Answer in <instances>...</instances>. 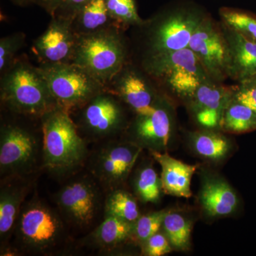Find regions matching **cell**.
Segmentation results:
<instances>
[{"label":"cell","instance_id":"obj_35","mask_svg":"<svg viewBox=\"0 0 256 256\" xmlns=\"http://www.w3.org/2000/svg\"><path fill=\"white\" fill-rule=\"evenodd\" d=\"M50 8H55L62 0H42Z\"/></svg>","mask_w":256,"mask_h":256},{"label":"cell","instance_id":"obj_20","mask_svg":"<svg viewBox=\"0 0 256 256\" xmlns=\"http://www.w3.org/2000/svg\"><path fill=\"white\" fill-rule=\"evenodd\" d=\"M119 94L138 114L154 112L153 96L146 82L134 73L126 74L120 82Z\"/></svg>","mask_w":256,"mask_h":256},{"label":"cell","instance_id":"obj_2","mask_svg":"<svg viewBox=\"0 0 256 256\" xmlns=\"http://www.w3.org/2000/svg\"><path fill=\"white\" fill-rule=\"evenodd\" d=\"M14 230L21 246L36 254L53 252L66 236L60 216L40 200L22 205Z\"/></svg>","mask_w":256,"mask_h":256},{"label":"cell","instance_id":"obj_30","mask_svg":"<svg viewBox=\"0 0 256 256\" xmlns=\"http://www.w3.org/2000/svg\"><path fill=\"white\" fill-rule=\"evenodd\" d=\"M109 14L116 20L129 24H140L134 0H106Z\"/></svg>","mask_w":256,"mask_h":256},{"label":"cell","instance_id":"obj_16","mask_svg":"<svg viewBox=\"0 0 256 256\" xmlns=\"http://www.w3.org/2000/svg\"><path fill=\"white\" fill-rule=\"evenodd\" d=\"M133 132L138 142L152 150L168 146L171 134L169 114L164 109L156 107L150 114H138Z\"/></svg>","mask_w":256,"mask_h":256},{"label":"cell","instance_id":"obj_11","mask_svg":"<svg viewBox=\"0 0 256 256\" xmlns=\"http://www.w3.org/2000/svg\"><path fill=\"white\" fill-rule=\"evenodd\" d=\"M204 18L198 12L186 10L166 15L152 34V54L188 48L192 34Z\"/></svg>","mask_w":256,"mask_h":256},{"label":"cell","instance_id":"obj_29","mask_svg":"<svg viewBox=\"0 0 256 256\" xmlns=\"http://www.w3.org/2000/svg\"><path fill=\"white\" fill-rule=\"evenodd\" d=\"M166 212V210H161L142 216H140L133 224V236L143 244L152 236L159 232L162 226Z\"/></svg>","mask_w":256,"mask_h":256},{"label":"cell","instance_id":"obj_5","mask_svg":"<svg viewBox=\"0 0 256 256\" xmlns=\"http://www.w3.org/2000/svg\"><path fill=\"white\" fill-rule=\"evenodd\" d=\"M2 98L20 114L44 116L57 107L40 72L24 64H18L8 74Z\"/></svg>","mask_w":256,"mask_h":256},{"label":"cell","instance_id":"obj_26","mask_svg":"<svg viewBox=\"0 0 256 256\" xmlns=\"http://www.w3.org/2000/svg\"><path fill=\"white\" fill-rule=\"evenodd\" d=\"M194 146L200 156L210 160L224 158L230 148L226 138L216 133L208 132L197 134L194 139Z\"/></svg>","mask_w":256,"mask_h":256},{"label":"cell","instance_id":"obj_7","mask_svg":"<svg viewBox=\"0 0 256 256\" xmlns=\"http://www.w3.org/2000/svg\"><path fill=\"white\" fill-rule=\"evenodd\" d=\"M74 53L76 64L98 82L114 76L124 60V47L119 38L106 32L82 37Z\"/></svg>","mask_w":256,"mask_h":256},{"label":"cell","instance_id":"obj_28","mask_svg":"<svg viewBox=\"0 0 256 256\" xmlns=\"http://www.w3.org/2000/svg\"><path fill=\"white\" fill-rule=\"evenodd\" d=\"M80 10V22L88 31L104 26L110 16L106 0H90Z\"/></svg>","mask_w":256,"mask_h":256},{"label":"cell","instance_id":"obj_6","mask_svg":"<svg viewBox=\"0 0 256 256\" xmlns=\"http://www.w3.org/2000/svg\"><path fill=\"white\" fill-rule=\"evenodd\" d=\"M40 73L56 105L64 110L85 106L100 92L98 80L76 64H52Z\"/></svg>","mask_w":256,"mask_h":256},{"label":"cell","instance_id":"obj_21","mask_svg":"<svg viewBox=\"0 0 256 256\" xmlns=\"http://www.w3.org/2000/svg\"><path fill=\"white\" fill-rule=\"evenodd\" d=\"M133 236V224L112 216L105 220L89 236L92 244L100 248L111 250Z\"/></svg>","mask_w":256,"mask_h":256},{"label":"cell","instance_id":"obj_17","mask_svg":"<svg viewBox=\"0 0 256 256\" xmlns=\"http://www.w3.org/2000/svg\"><path fill=\"white\" fill-rule=\"evenodd\" d=\"M38 54L50 64H63L74 52L73 36L66 24L54 22L36 42Z\"/></svg>","mask_w":256,"mask_h":256},{"label":"cell","instance_id":"obj_1","mask_svg":"<svg viewBox=\"0 0 256 256\" xmlns=\"http://www.w3.org/2000/svg\"><path fill=\"white\" fill-rule=\"evenodd\" d=\"M43 117L42 168L58 176L73 172L86 159L85 141L64 109L56 107Z\"/></svg>","mask_w":256,"mask_h":256},{"label":"cell","instance_id":"obj_24","mask_svg":"<svg viewBox=\"0 0 256 256\" xmlns=\"http://www.w3.org/2000/svg\"><path fill=\"white\" fill-rule=\"evenodd\" d=\"M162 227L172 246L178 250L188 248L192 232L190 220L180 214L168 212L163 220Z\"/></svg>","mask_w":256,"mask_h":256},{"label":"cell","instance_id":"obj_8","mask_svg":"<svg viewBox=\"0 0 256 256\" xmlns=\"http://www.w3.org/2000/svg\"><path fill=\"white\" fill-rule=\"evenodd\" d=\"M188 48L214 82H220L230 77V50L222 25L204 18L192 34Z\"/></svg>","mask_w":256,"mask_h":256},{"label":"cell","instance_id":"obj_22","mask_svg":"<svg viewBox=\"0 0 256 256\" xmlns=\"http://www.w3.org/2000/svg\"><path fill=\"white\" fill-rule=\"evenodd\" d=\"M220 126L225 130L242 133L256 130V112L235 98H232L224 108Z\"/></svg>","mask_w":256,"mask_h":256},{"label":"cell","instance_id":"obj_25","mask_svg":"<svg viewBox=\"0 0 256 256\" xmlns=\"http://www.w3.org/2000/svg\"><path fill=\"white\" fill-rule=\"evenodd\" d=\"M222 23L256 43V16L240 10L223 8L220 10Z\"/></svg>","mask_w":256,"mask_h":256},{"label":"cell","instance_id":"obj_3","mask_svg":"<svg viewBox=\"0 0 256 256\" xmlns=\"http://www.w3.org/2000/svg\"><path fill=\"white\" fill-rule=\"evenodd\" d=\"M146 68L176 95L192 98L203 82L210 80L206 70L190 48L152 54Z\"/></svg>","mask_w":256,"mask_h":256},{"label":"cell","instance_id":"obj_36","mask_svg":"<svg viewBox=\"0 0 256 256\" xmlns=\"http://www.w3.org/2000/svg\"><path fill=\"white\" fill-rule=\"evenodd\" d=\"M254 78H255L256 82V76L254 77Z\"/></svg>","mask_w":256,"mask_h":256},{"label":"cell","instance_id":"obj_27","mask_svg":"<svg viewBox=\"0 0 256 256\" xmlns=\"http://www.w3.org/2000/svg\"><path fill=\"white\" fill-rule=\"evenodd\" d=\"M134 188L138 196L144 203H156L161 193V178L151 166L142 168L138 172L134 181Z\"/></svg>","mask_w":256,"mask_h":256},{"label":"cell","instance_id":"obj_15","mask_svg":"<svg viewBox=\"0 0 256 256\" xmlns=\"http://www.w3.org/2000/svg\"><path fill=\"white\" fill-rule=\"evenodd\" d=\"M222 28L230 50V77L239 82L256 76V43L249 41L224 23Z\"/></svg>","mask_w":256,"mask_h":256},{"label":"cell","instance_id":"obj_31","mask_svg":"<svg viewBox=\"0 0 256 256\" xmlns=\"http://www.w3.org/2000/svg\"><path fill=\"white\" fill-rule=\"evenodd\" d=\"M142 245L144 254L148 256H164L172 250L168 237L159 232L150 237Z\"/></svg>","mask_w":256,"mask_h":256},{"label":"cell","instance_id":"obj_32","mask_svg":"<svg viewBox=\"0 0 256 256\" xmlns=\"http://www.w3.org/2000/svg\"><path fill=\"white\" fill-rule=\"evenodd\" d=\"M240 85L234 92L236 100L250 108L256 112V82L252 78L240 82Z\"/></svg>","mask_w":256,"mask_h":256},{"label":"cell","instance_id":"obj_14","mask_svg":"<svg viewBox=\"0 0 256 256\" xmlns=\"http://www.w3.org/2000/svg\"><path fill=\"white\" fill-rule=\"evenodd\" d=\"M152 156L161 166L162 188L168 194L184 198L192 196L191 181L196 165L186 164L168 153L152 150Z\"/></svg>","mask_w":256,"mask_h":256},{"label":"cell","instance_id":"obj_13","mask_svg":"<svg viewBox=\"0 0 256 256\" xmlns=\"http://www.w3.org/2000/svg\"><path fill=\"white\" fill-rule=\"evenodd\" d=\"M233 94L212 79L203 82L191 98L198 124L208 128L218 126L224 108Z\"/></svg>","mask_w":256,"mask_h":256},{"label":"cell","instance_id":"obj_33","mask_svg":"<svg viewBox=\"0 0 256 256\" xmlns=\"http://www.w3.org/2000/svg\"><path fill=\"white\" fill-rule=\"evenodd\" d=\"M14 41L10 38L1 40L0 44V69L2 70L6 66L14 50Z\"/></svg>","mask_w":256,"mask_h":256},{"label":"cell","instance_id":"obj_12","mask_svg":"<svg viewBox=\"0 0 256 256\" xmlns=\"http://www.w3.org/2000/svg\"><path fill=\"white\" fill-rule=\"evenodd\" d=\"M82 124L94 139L109 137L117 132L122 122L120 106L110 96L98 95L85 105Z\"/></svg>","mask_w":256,"mask_h":256},{"label":"cell","instance_id":"obj_18","mask_svg":"<svg viewBox=\"0 0 256 256\" xmlns=\"http://www.w3.org/2000/svg\"><path fill=\"white\" fill-rule=\"evenodd\" d=\"M28 188L26 184L2 185L0 191V238L2 244L14 232Z\"/></svg>","mask_w":256,"mask_h":256},{"label":"cell","instance_id":"obj_34","mask_svg":"<svg viewBox=\"0 0 256 256\" xmlns=\"http://www.w3.org/2000/svg\"><path fill=\"white\" fill-rule=\"evenodd\" d=\"M64 1L66 2L70 6L80 9L82 6H84V5L88 2L90 0H64Z\"/></svg>","mask_w":256,"mask_h":256},{"label":"cell","instance_id":"obj_10","mask_svg":"<svg viewBox=\"0 0 256 256\" xmlns=\"http://www.w3.org/2000/svg\"><path fill=\"white\" fill-rule=\"evenodd\" d=\"M140 152V146L131 143H108L92 156V174L104 188L110 191L118 188L129 174Z\"/></svg>","mask_w":256,"mask_h":256},{"label":"cell","instance_id":"obj_9","mask_svg":"<svg viewBox=\"0 0 256 256\" xmlns=\"http://www.w3.org/2000/svg\"><path fill=\"white\" fill-rule=\"evenodd\" d=\"M55 202L68 222L79 227L88 226L99 208L98 188L90 178H75L58 190Z\"/></svg>","mask_w":256,"mask_h":256},{"label":"cell","instance_id":"obj_19","mask_svg":"<svg viewBox=\"0 0 256 256\" xmlns=\"http://www.w3.org/2000/svg\"><path fill=\"white\" fill-rule=\"evenodd\" d=\"M201 202L208 215L220 216L233 213L238 205V198L228 184L213 180L207 182L203 186Z\"/></svg>","mask_w":256,"mask_h":256},{"label":"cell","instance_id":"obj_23","mask_svg":"<svg viewBox=\"0 0 256 256\" xmlns=\"http://www.w3.org/2000/svg\"><path fill=\"white\" fill-rule=\"evenodd\" d=\"M105 216H112L134 224L140 216V214L132 195L118 188L111 190L106 198Z\"/></svg>","mask_w":256,"mask_h":256},{"label":"cell","instance_id":"obj_4","mask_svg":"<svg viewBox=\"0 0 256 256\" xmlns=\"http://www.w3.org/2000/svg\"><path fill=\"white\" fill-rule=\"evenodd\" d=\"M43 165V138L16 126L2 128L0 134V173L2 178H22L37 165Z\"/></svg>","mask_w":256,"mask_h":256}]
</instances>
